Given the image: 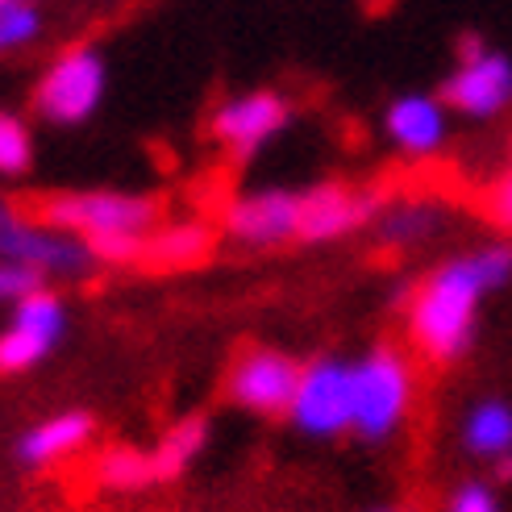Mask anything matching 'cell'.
Returning a JSON list of instances; mask_svg holds the SVG:
<instances>
[{
    "mask_svg": "<svg viewBox=\"0 0 512 512\" xmlns=\"http://www.w3.org/2000/svg\"><path fill=\"white\" fill-rule=\"evenodd\" d=\"M379 213V196L350 184H317L300 192V242H338L358 234Z\"/></svg>",
    "mask_w": 512,
    "mask_h": 512,
    "instance_id": "11",
    "label": "cell"
},
{
    "mask_svg": "<svg viewBox=\"0 0 512 512\" xmlns=\"http://www.w3.org/2000/svg\"><path fill=\"white\" fill-rule=\"evenodd\" d=\"M92 479H96V488H105V492L134 496V492L150 488V483H159L155 454L138 450V446H109L105 454L96 458Z\"/></svg>",
    "mask_w": 512,
    "mask_h": 512,
    "instance_id": "16",
    "label": "cell"
},
{
    "mask_svg": "<svg viewBox=\"0 0 512 512\" xmlns=\"http://www.w3.org/2000/svg\"><path fill=\"white\" fill-rule=\"evenodd\" d=\"M25 5H30V0H25Z\"/></svg>",
    "mask_w": 512,
    "mask_h": 512,
    "instance_id": "28",
    "label": "cell"
},
{
    "mask_svg": "<svg viewBox=\"0 0 512 512\" xmlns=\"http://www.w3.org/2000/svg\"><path fill=\"white\" fill-rule=\"evenodd\" d=\"M0 5H9V0H0Z\"/></svg>",
    "mask_w": 512,
    "mask_h": 512,
    "instance_id": "27",
    "label": "cell"
},
{
    "mask_svg": "<svg viewBox=\"0 0 512 512\" xmlns=\"http://www.w3.org/2000/svg\"><path fill=\"white\" fill-rule=\"evenodd\" d=\"M213 225L204 217H175V221H159L155 234L146 238V250L142 259L150 267H163V271H175V267H196L213 254Z\"/></svg>",
    "mask_w": 512,
    "mask_h": 512,
    "instance_id": "15",
    "label": "cell"
},
{
    "mask_svg": "<svg viewBox=\"0 0 512 512\" xmlns=\"http://www.w3.org/2000/svg\"><path fill=\"white\" fill-rule=\"evenodd\" d=\"M225 238L242 250H275L300 238V196L288 188H263L234 196L221 213Z\"/></svg>",
    "mask_w": 512,
    "mask_h": 512,
    "instance_id": "9",
    "label": "cell"
},
{
    "mask_svg": "<svg viewBox=\"0 0 512 512\" xmlns=\"http://www.w3.org/2000/svg\"><path fill=\"white\" fill-rule=\"evenodd\" d=\"M288 125V100L279 92H246L217 105L209 130L234 159L254 155L263 142H271Z\"/></svg>",
    "mask_w": 512,
    "mask_h": 512,
    "instance_id": "12",
    "label": "cell"
},
{
    "mask_svg": "<svg viewBox=\"0 0 512 512\" xmlns=\"http://www.w3.org/2000/svg\"><path fill=\"white\" fill-rule=\"evenodd\" d=\"M512 279V246H479L433 267L408 300V342L429 363H458L479 329V309Z\"/></svg>",
    "mask_w": 512,
    "mask_h": 512,
    "instance_id": "1",
    "label": "cell"
},
{
    "mask_svg": "<svg viewBox=\"0 0 512 512\" xmlns=\"http://www.w3.org/2000/svg\"><path fill=\"white\" fill-rule=\"evenodd\" d=\"M417 400L413 358L396 346H375L350 363V433L363 442H388L404 429Z\"/></svg>",
    "mask_w": 512,
    "mask_h": 512,
    "instance_id": "3",
    "label": "cell"
},
{
    "mask_svg": "<svg viewBox=\"0 0 512 512\" xmlns=\"http://www.w3.org/2000/svg\"><path fill=\"white\" fill-rule=\"evenodd\" d=\"M483 217H488L496 229H504V234H512V167L483 192Z\"/></svg>",
    "mask_w": 512,
    "mask_h": 512,
    "instance_id": "23",
    "label": "cell"
},
{
    "mask_svg": "<svg viewBox=\"0 0 512 512\" xmlns=\"http://www.w3.org/2000/svg\"><path fill=\"white\" fill-rule=\"evenodd\" d=\"M512 100V63L479 38L463 42V63L442 88V105L458 109L463 117H496Z\"/></svg>",
    "mask_w": 512,
    "mask_h": 512,
    "instance_id": "10",
    "label": "cell"
},
{
    "mask_svg": "<svg viewBox=\"0 0 512 512\" xmlns=\"http://www.w3.org/2000/svg\"><path fill=\"white\" fill-rule=\"evenodd\" d=\"M300 363L292 354L275 346H250L242 350L225 375V396L229 404H238L242 413L254 417H288L292 396H296Z\"/></svg>",
    "mask_w": 512,
    "mask_h": 512,
    "instance_id": "8",
    "label": "cell"
},
{
    "mask_svg": "<svg viewBox=\"0 0 512 512\" xmlns=\"http://www.w3.org/2000/svg\"><path fill=\"white\" fill-rule=\"evenodd\" d=\"M0 259L21 263L46 279H84L96 267V254L84 238L55 229L42 217H25L5 196H0Z\"/></svg>",
    "mask_w": 512,
    "mask_h": 512,
    "instance_id": "4",
    "label": "cell"
},
{
    "mask_svg": "<svg viewBox=\"0 0 512 512\" xmlns=\"http://www.w3.org/2000/svg\"><path fill=\"white\" fill-rule=\"evenodd\" d=\"M42 221L84 238L96 263H138L159 225V200L134 192H59L42 200Z\"/></svg>",
    "mask_w": 512,
    "mask_h": 512,
    "instance_id": "2",
    "label": "cell"
},
{
    "mask_svg": "<svg viewBox=\"0 0 512 512\" xmlns=\"http://www.w3.org/2000/svg\"><path fill=\"white\" fill-rule=\"evenodd\" d=\"M0 50H5V46H0Z\"/></svg>",
    "mask_w": 512,
    "mask_h": 512,
    "instance_id": "29",
    "label": "cell"
},
{
    "mask_svg": "<svg viewBox=\"0 0 512 512\" xmlns=\"http://www.w3.org/2000/svg\"><path fill=\"white\" fill-rule=\"evenodd\" d=\"M371 512H400V508H371Z\"/></svg>",
    "mask_w": 512,
    "mask_h": 512,
    "instance_id": "26",
    "label": "cell"
},
{
    "mask_svg": "<svg viewBox=\"0 0 512 512\" xmlns=\"http://www.w3.org/2000/svg\"><path fill=\"white\" fill-rule=\"evenodd\" d=\"M463 446L479 458L512 454V404L508 400H479L463 417Z\"/></svg>",
    "mask_w": 512,
    "mask_h": 512,
    "instance_id": "17",
    "label": "cell"
},
{
    "mask_svg": "<svg viewBox=\"0 0 512 512\" xmlns=\"http://www.w3.org/2000/svg\"><path fill=\"white\" fill-rule=\"evenodd\" d=\"M34 163V134L17 113L0 109V175H25Z\"/></svg>",
    "mask_w": 512,
    "mask_h": 512,
    "instance_id": "20",
    "label": "cell"
},
{
    "mask_svg": "<svg viewBox=\"0 0 512 512\" xmlns=\"http://www.w3.org/2000/svg\"><path fill=\"white\" fill-rule=\"evenodd\" d=\"M446 512H500V496L488 488V483H463V488H454L450 500H446Z\"/></svg>",
    "mask_w": 512,
    "mask_h": 512,
    "instance_id": "24",
    "label": "cell"
},
{
    "mask_svg": "<svg viewBox=\"0 0 512 512\" xmlns=\"http://www.w3.org/2000/svg\"><path fill=\"white\" fill-rule=\"evenodd\" d=\"M46 288V275L30 271V267H21V263H9V259H0V304H13L25 300L30 292Z\"/></svg>",
    "mask_w": 512,
    "mask_h": 512,
    "instance_id": "22",
    "label": "cell"
},
{
    "mask_svg": "<svg viewBox=\"0 0 512 512\" xmlns=\"http://www.w3.org/2000/svg\"><path fill=\"white\" fill-rule=\"evenodd\" d=\"M288 421L304 438H321V442L350 433V363H342L334 354L304 363Z\"/></svg>",
    "mask_w": 512,
    "mask_h": 512,
    "instance_id": "6",
    "label": "cell"
},
{
    "mask_svg": "<svg viewBox=\"0 0 512 512\" xmlns=\"http://www.w3.org/2000/svg\"><path fill=\"white\" fill-rule=\"evenodd\" d=\"M9 325L0 329V375H25L67 338V300L50 288H38L9 309Z\"/></svg>",
    "mask_w": 512,
    "mask_h": 512,
    "instance_id": "5",
    "label": "cell"
},
{
    "mask_svg": "<svg viewBox=\"0 0 512 512\" xmlns=\"http://www.w3.org/2000/svg\"><path fill=\"white\" fill-rule=\"evenodd\" d=\"M105 96V59L92 46H71L46 67L34 92V109L55 125H80Z\"/></svg>",
    "mask_w": 512,
    "mask_h": 512,
    "instance_id": "7",
    "label": "cell"
},
{
    "mask_svg": "<svg viewBox=\"0 0 512 512\" xmlns=\"http://www.w3.org/2000/svg\"><path fill=\"white\" fill-rule=\"evenodd\" d=\"M96 438V417L84 413V408H63V413L55 417H46L38 425H30L21 433V442H17V458L25 467H59L67 463V458L75 454H84Z\"/></svg>",
    "mask_w": 512,
    "mask_h": 512,
    "instance_id": "13",
    "label": "cell"
},
{
    "mask_svg": "<svg viewBox=\"0 0 512 512\" xmlns=\"http://www.w3.org/2000/svg\"><path fill=\"white\" fill-rule=\"evenodd\" d=\"M496 475H500V479H512V454L496 458Z\"/></svg>",
    "mask_w": 512,
    "mask_h": 512,
    "instance_id": "25",
    "label": "cell"
},
{
    "mask_svg": "<svg viewBox=\"0 0 512 512\" xmlns=\"http://www.w3.org/2000/svg\"><path fill=\"white\" fill-rule=\"evenodd\" d=\"M438 225H442V213L433 209V204L408 200V204H396L392 213H383L379 234H383V242H392V246H417L429 234H438Z\"/></svg>",
    "mask_w": 512,
    "mask_h": 512,
    "instance_id": "19",
    "label": "cell"
},
{
    "mask_svg": "<svg viewBox=\"0 0 512 512\" xmlns=\"http://www.w3.org/2000/svg\"><path fill=\"white\" fill-rule=\"evenodd\" d=\"M204 446H209V421L204 417H179L163 438L155 442V471H159V483L163 479H179L196 458L204 454Z\"/></svg>",
    "mask_w": 512,
    "mask_h": 512,
    "instance_id": "18",
    "label": "cell"
},
{
    "mask_svg": "<svg viewBox=\"0 0 512 512\" xmlns=\"http://www.w3.org/2000/svg\"><path fill=\"white\" fill-rule=\"evenodd\" d=\"M34 38H38L34 5H25V0H9V5H0V46L13 50V46H25Z\"/></svg>",
    "mask_w": 512,
    "mask_h": 512,
    "instance_id": "21",
    "label": "cell"
},
{
    "mask_svg": "<svg viewBox=\"0 0 512 512\" xmlns=\"http://www.w3.org/2000/svg\"><path fill=\"white\" fill-rule=\"evenodd\" d=\"M383 130L404 155H438L446 142V105L433 96H400L383 113Z\"/></svg>",
    "mask_w": 512,
    "mask_h": 512,
    "instance_id": "14",
    "label": "cell"
}]
</instances>
